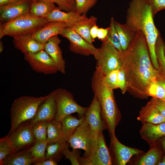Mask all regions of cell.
Wrapping results in <instances>:
<instances>
[{
  "label": "cell",
  "instance_id": "6da1fadb",
  "mask_svg": "<svg viewBox=\"0 0 165 165\" xmlns=\"http://www.w3.org/2000/svg\"><path fill=\"white\" fill-rule=\"evenodd\" d=\"M120 56V68L125 73L127 90L137 97H147L148 86L156 80L159 73L152 63L146 40L141 31H137L133 41Z\"/></svg>",
  "mask_w": 165,
  "mask_h": 165
},
{
  "label": "cell",
  "instance_id": "7a4b0ae2",
  "mask_svg": "<svg viewBox=\"0 0 165 165\" xmlns=\"http://www.w3.org/2000/svg\"><path fill=\"white\" fill-rule=\"evenodd\" d=\"M151 7L147 0H131L127 11L126 24L131 29L141 31L146 40L152 63L159 69L155 52L157 40L160 36L155 25Z\"/></svg>",
  "mask_w": 165,
  "mask_h": 165
},
{
  "label": "cell",
  "instance_id": "3957f363",
  "mask_svg": "<svg viewBox=\"0 0 165 165\" xmlns=\"http://www.w3.org/2000/svg\"><path fill=\"white\" fill-rule=\"evenodd\" d=\"M92 88L101 109V115L106 123L110 136L115 134L116 127L121 116L117 106L113 90L108 85L105 75L96 66L91 80Z\"/></svg>",
  "mask_w": 165,
  "mask_h": 165
},
{
  "label": "cell",
  "instance_id": "277c9868",
  "mask_svg": "<svg viewBox=\"0 0 165 165\" xmlns=\"http://www.w3.org/2000/svg\"><path fill=\"white\" fill-rule=\"evenodd\" d=\"M47 97L24 96L15 99L10 108L11 128L8 135L21 123L33 119L39 105Z\"/></svg>",
  "mask_w": 165,
  "mask_h": 165
},
{
  "label": "cell",
  "instance_id": "5b68a950",
  "mask_svg": "<svg viewBox=\"0 0 165 165\" xmlns=\"http://www.w3.org/2000/svg\"><path fill=\"white\" fill-rule=\"evenodd\" d=\"M48 22L46 19L37 17L29 13L0 23V39L6 35L13 38L32 35Z\"/></svg>",
  "mask_w": 165,
  "mask_h": 165
},
{
  "label": "cell",
  "instance_id": "8992f818",
  "mask_svg": "<svg viewBox=\"0 0 165 165\" xmlns=\"http://www.w3.org/2000/svg\"><path fill=\"white\" fill-rule=\"evenodd\" d=\"M54 90L57 108L55 120L61 122L65 116L74 113H78L79 118L85 116L88 107L79 105L70 92L61 88Z\"/></svg>",
  "mask_w": 165,
  "mask_h": 165
},
{
  "label": "cell",
  "instance_id": "52a82bcc",
  "mask_svg": "<svg viewBox=\"0 0 165 165\" xmlns=\"http://www.w3.org/2000/svg\"><path fill=\"white\" fill-rule=\"evenodd\" d=\"M67 141L72 149L84 150L83 157L93 154L98 145V140L94 138L89 124L85 120Z\"/></svg>",
  "mask_w": 165,
  "mask_h": 165
},
{
  "label": "cell",
  "instance_id": "ba28073f",
  "mask_svg": "<svg viewBox=\"0 0 165 165\" xmlns=\"http://www.w3.org/2000/svg\"><path fill=\"white\" fill-rule=\"evenodd\" d=\"M102 42L101 46L97 48L94 56L96 61V66L106 75L112 70L120 68V53L106 38Z\"/></svg>",
  "mask_w": 165,
  "mask_h": 165
},
{
  "label": "cell",
  "instance_id": "9c48e42d",
  "mask_svg": "<svg viewBox=\"0 0 165 165\" xmlns=\"http://www.w3.org/2000/svg\"><path fill=\"white\" fill-rule=\"evenodd\" d=\"M24 57L25 61L36 72L50 75L58 71L53 60L44 50L33 54H24Z\"/></svg>",
  "mask_w": 165,
  "mask_h": 165
},
{
  "label": "cell",
  "instance_id": "30bf717a",
  "mask_svg": "<svg viewBox=\"0 0 165 165\" xmlns=\"http://www.w3.org/2000/svg\"><path fill=\"white\" fill-rule=\"evenodd\" d=\"M29 121L21 123L6 136L15 152L33 144L36 141Z\"/></svg>",
  "mask_w": 165,
  "mask_h": 165
},
{
  "label": "cell",
  "instance_id": "8fae6325",
  "mask_svg": "<svg viewBox=\"0 0 165 165\" xmlns=\"http://www.w3.org/2000/svg\"><path fill=\"white\" fill-rule=\"evenodd\" d=\"M60 35L68 39L71 52L86 56L95 55L97 48L86 42L72 28H65Z\"/></svg>",
  "mask_w": 165,
  "mask_h": 165
},
{
  "label": "cell",
  "instance_id": "7c38bea8",
  "mask_svg": "<svg viewBox=\"0 0 165 165\" xmlns=\"http://www.w3.org/2000/svg\"><path fill=\"white\" fill-rule=\"evenodd\" d=\"M78 161L81 165H111L112 160L110 151L106 145L102 132L99 134L98 145L95 152L91 156H79Z\"/></svg>",
  "mask_w": 165,
  "mask_h": 165
},
{
  "label": "cell",
  "instance_id": "4fadbf2b",
  "mask_svg": "<svg viewBox=\"0 0 165 165\" xmlns=\"http://www.w3.org/2000/svg\"><path fill=\"white\" fill-rule=\"evenodd\" d=\"M34 0H20L0 6V23H5L29 13Z\"/></svg>",
  "mask_w": 165,
  "mask_h": 165
},
{
  "label": "cell",
  "instance_id": "5bb4252c",
  "mask_svg": "<svg viewBox=\"0 0 165 165\" xmlns=\"http://www.w3.org/2000/svg\"><path fill=\"white\" fill-rule=\"evenodd\" d=\"M85 116V120L89 124L93 136L98 140L99 134L104 129V120L102 119L100 105L95 95Z\"/></svg>",
  "mask_w": 165,
  "mask_h": 165
},
{
  "label": "cell",
  "instance_id": "9a60e30c",
  "mask_svg": "<svg viewBox=\"0 0 165 165\" xmlns=\"http://www.w3.org/2000/svg\"><path fill=\"white\" fill-rule=\"evenodd\" d=\"M57 108L55 100L54 91L48 94L47 98L39 105L34 117L29 121L32 126L40 121H46L55 119Z\"/></svg>",
  "mask_w": 165,
  "mask_h": 165
},
{
  "label": "cell",
  "instance_id": "2e32d148",
  "mask_svg": "<svg viewBox=\"0 0 165 165\" xmlns=\"http://www.w3.org/2000/svg\"><path fill=\"white\" fill-rule=\"evenodd\" d=\"M110 137L111 149L117 165H125L133 156L142 152L140 150L123 145L119 141L115 134Z\"/></svg>",
  "mask_w": 165,
  "mask_h": 165
},
{
  "label": "cell",
  "instance_id": "e0dca14e",
  "mask_svg": "<svg viewBox=\"0 0 165 165\" xmlns=\"http://www.w3.org/2000/svg\"><path fill=\"white\" fill-rule=\"evenodd\" d=\"M61 40L58 35L50 38L45 45L44 50L53 60L58 71L65 73V61L63 59L62 51L59 46Z\"/></svg>",
  "mask_w": 165,
  "mask_h": 165
},
{
  "label": "cell",
  "instance_id": "ac0fdd59",
  "mask_svg": "<svg viewBox=\"0 0 165 165\" xmlns=\"http://www.w3.org/2000/svg\"><path fill=\"white\" fill-rule=\"evenodd\" d=\"M66 27V24L63 22L49 21L32 35L37 42L45 45L51 37L61 35Z\"/></svg>",
  "mask_w": 165,
  "mask_h": 165
},
{
  "label": "cell",
  "instance_id": "d6986e66",
  "mask_svg": "<svg viewBox=\"0 0 165 165\" xmlns=\"http://www.w3.org/2000/svg\"><path fill=\"white\" fill-rule=\"evenodd\" d=\"M13 43L15 48L24 54L35 53L44 50L45 48V45L37 42L32 35L13 37Z\"/></svg>",
  "mask_w": 165,
  "mask_h": 165
},
{
  "label": "cell",
  "instance_id": "ffe728a7",
  "mask_svg": "<svg viewBox=\"0 0 165 165\" xmlns=\"http://www.w3.org/2000/svg\"><path fill=\"white\" fill-rule=\"evenodd\" d=\"M87 18L75 11L66 12L57 7L46 18L49 21H60L65 23L67 27L72 28L77 22Z\"/></svg>",
  "mask_w": 165,
  "mask_h": 165
},
{
  "label": "cell",
  "instance_id": "44dd1931",
  "mask_svg": "<svg viewBox=\"0 0 165 165\" xmlns=\"http://www.w3.org/2000/svg\"><path fill=\"white\" fill-rule=\"evenodd\" d=\"M140 134L141 138L148 143H153L158 139L165 136V122L157 124L143 123Z\"/></svg>",
  "mask_w": 165,
  "mask_h": 165
},
{
  "label": "cell",
  "instance_id": "7402d4cb",
  "mask_svg": "<svg viewBox=\"0 0 165 165\" xmlns=\"http://www.w3.org/2000/svg\"><path fill=\"white\" fill-rule=\"evenodd\" d=\"M137 119L143 123L157 124L165 122V117L162 116L150 101L141 108Z\"/></svg>",
  "mask_w": 165,
  "mask_h": 165
},
{
  "label": "cell",
  "instance_id": "603a6c76",
  "mask_svg": "<svg viewBox=\"0 0 165 165\" xmlns=\"http://www.w3.org/2000/svg\"><path fill=\"white\" fill-rule=\"evenodd\" d=\"M115 26L121 48L123 51H124L135 38L137 31L132 30L126 23L122 24L115 21Z\"/></svg>",
  "mask_w": 165,
  "mask_h": 165
},
{
  "label": "cell",
  "instance_id": "cb8c5ba5",
  "mask_svg": "<svg viewBox=\"0 0 165 165\" xmlns=\"http://www.w3.org/2000/svg\"><path fill=\"white\" fill-rule=\"evenodd\" d=\"M53 3L44 0H34L30 9V13L37 17L46 19L57 8Z\"/></svg>",
  "mask_w": 165,
  "mask_h": 165
},
{
  "label": "cell",
  "instance_id": "d4e9b609",
  "mask_svg": "<svg viewBox=\"0 0 165 165\" xmlns=\"http://www.w3.org/2000/svg\"><path fill=\"white\" fill-rule=\"evenodd\" d=\"M97 20V17L92 16L77 22L72 28L88 43L93 44L94 42L91 37L90 31Z\"/></svg>",
  "mask_w": 165,
  "mask_h": 165
},
{
  "label": "cell",
  "instance_id": "484cf974",
  "mask_svg": "<svg viewBox=\"0 0 165 165\" xmlns=\"http://www.w3.org/2000/svg\"><path fill=\"white\" fill-rule=\"evenodd\" d=\"M35 162L28 149L16 152L7 156L4 160V165H30Z\"/></svg>",
  "mask_w": 165,
  "mask_h": 165
},
{
  "label": "cell",
  "instance_id": "4316f807",
  "mask_svg": "<svg viewBox=\"0 0 165 165\" xmlns=\"http://www.w3.org/2000/svg\"><path fill=\"white\" fill-rule=\"evenodd\" d=\"M85 119V116L79 119L71 114L64 117L61 121L63 139L67 141L77 128L83 122Z\"/></svg>",
  "mask_w": 165,
  "mask_h": 165
},
{
  "label": "cell",
  "instance_id": "83f0119b",
  "mask_svg": "<svg viewBox=\"0 0 165 165\" xmlns=\"http://www.w3.org/2000/svg\"><path fill=\"white\" fill-rule=\"evenodd\" d=\"M47 134L48 144L64 140L63 138L61 122L55 119L48 121Z\"/></svg>",
  "mask_w": 165,
  "mask_h": 165
},
{
  "label": "cell",
  "instance_id": "f1b7e54d",
  "mask_svg": "<svg viewBox=\"0 0 165 165\" xmlns=\"http://www.w3.org/2000/svg\"><path fill=\"white\" fill-rule=\"evenodd\" d=\"M165 45L162 38L158 37L156 42L155 52L158 62L159 71L158 77L165 79V55L164 49Z\"/></svg>",
  "mask_w": 165,
  "mask_h": 165
},
{
  "label": "cell",
  "instance_id": "f546056e",
  "mask_svg": "<svg viewBox=\"0 0 165 165\" xmlns=\"http://www.w3.org/2000/svg\"><path fill=\"white\" fill-rule=\"evenodd\" d=\"M69 145V143L64 140L48 144L46 149V159L52 158L56 160L61 154L63 155V149Z\"/></svg>",
  "mask_w": 165,
  "mask_h": 165
},
{
  "label": "cell",
  "instance_id": "4dcf8cb0",
  "mask_svg": "<svg viewBox=\"0 0 165 165\" xmlns=\"http://www.w3.org/2000/svg\"><path fill=\"white\" fill-rule=\"evenodd\" d=\"M47 144V141H35L33 146L28 149L35 159V162L46 159V151Z\"/></svg>",
  "mask_w": 165,
  "mask_h": 165
},
{
  "label": "cell",
  "instance_id": "1f68e13d",
  "mask_svg": "<svg viewBox=\"0 0 165 165\" xmlns=\"http://www.w3.org/2000/svg\"><path fill=\"white\" fill-rule=\"evenodd\" d=\"M47 122H38L31 126L32 132L36 141H47Z\"/></svg>",
  "mask_w": 165,
  "mask_h": 165
},
{
  "label": "cell",
  "instance_id": "d6a6232c",
  "mask_svg": "<svg viewBox=\"0 0 165 165\" xmlns=\"http://www.w3.org/2000/svg\"><path fill=\"white\" fill-rule=\"evenodd\" d=\"M114 18H111L108 32L106 39L120 53L123 52L118 35L115 26Z\"/></svg>",
  "mask_w": 165,
  "mask_h": 165
},
{
  "label": "cell",
  "instance_id": "836d02e7",
  "mask_svg": "<svg viewBox=\"0 0 165 165\" xmlns=\"http://www.w3.org/2000/svg\"><path fill=\"white\" fill-rule=\"evenodd\" d=\"M161 153L156 148L151 149L142 157L138 163L139 165H154L157 163Z\"/></svg>",
  "mask_w": 165,
  "mask_h": 165
},
{
  "label": "cell",
  "instance_id": "e575fe53",
  "mask_svg": "<svg viewBox=\"0 0 165 165\" xmlns=\"http://www.w3.org/2000/svg\"><path fill=\"white\" fill-rule=\"evenodd\" d=\"M148 96H151L163 99L165 98V91L156 80L152 81L148 86L147 90Z\"/></svg>",
  "mask_w": 165,
  "mask_h": 165
},
{
  "label": "cell",
  "instance_id": "d590c367",
  "mask_svg": "<svg viewBox=\"0 0 165 165\" xmlns=\"http://www.w3.org/2000/svg\"><path fill=\"white\" fill-rule=\"evenodd\" d=\"M98 0H75V12L79 14L86 16L88 11L95 5Z\"/></svg>",
  "mask_w": 165,
  "mask_h": 165
},
{
  "label": "cell",
  "instance_id": "8d00e7d4",
  "mask_svg": "<svg viewBox=\"0 0 165 165\" xmlns=\"http://www.w3.org/2000/svg\"><path fill=\"white\" fill-rule=\"evenodd\" d=\"M7 136L0 140V164L2 165L3 161L8 155L15 153Z\"/></svg>",
  "mask_w": 165,
  "mask_h": 165
},
{
  "label": "cell",
  "instance_id": "74e56055",
  "mask_svg": "<svg viewBox=\"0 0 165 165\" xmlns=\"http://www.w3.org/2000/svg\"><path fill=\"white\" fill-rule=\"evenodd\" d=\"M51 2L56 4L57 8L66 12L75 11V0H41Z\"/></svg>",
  "mask_w": 165,
  "mask_h": 165
},
{
  "label": "cell",
  "instance_id": "f35d334b",
  "mask_svg": "<svg viewBox=\"0 0 165 165\" xmlns=\"http://www.w3.org/2000/svg\"><path fill=\"white\" fill-rule=\"evenodd\" d=\"M69 147L65 148L62 151V154L65 156L66 159L69 160L72 165H79L78 158L80 155L79 149H73L71 151L69 150Z\"/></svg>",
  "mask_w": 165,
  "mask_h": 165
},
{
  "label": "cell",
  "instance_id": "ab89813d",
  "mask_svg": "<svg viewBox=\"0 0 165 165\" xmlns=\"http://www.w3.org/2000/svg\"><path fill=\"white\" fill-rule=\"evenodd\" d=\"M119 69L112 70L105 75V79L109 87L112 90L118 88V76Z\"/></svg>",
  "mask_w": 165,
  "mask_h": 165
},
{
  "label": "cell",
  "instance_id": "60d3db41",
  "mask_svg": "<svg viewBox=\"0 0 165 165\" xmlns=\"http://www.w3.org/2000/svg\"><path fill=\"white\" fill-rule=\"evenodd\" d=\"M151 9L154 17L156 14L165 9V0H147Z\"/></svg>",
  "mask_w": 165,
  "mask_h": 165
},
{
  "label": "cell",
  "instance_id": "b9f144b4",
  "mask_svg": "<svg viewBox=\"0 0 165 165\" xmlns=\"http://www.w3.org/2000/svg\"><path fill=\"white\" fill-rule=\"evenodd\" d=\"M118 85L123 94H124L127 90V87L125 73L122 69L119 70L118 76Z\"/></svg>",
  "mask_w": 165,
  "mask_h": 165
},
{
  "label": "cell",
  "instance_id": "7bdbcfd3",
  "mask_svg": "<svg viewBox=\"0 0 165 165\" xmlns=\"http://www.w3.org/2000/svg\"><path fill=\"white\" fill-rule=\"evenodd\" d=\"M150 101L159 110L162 116L165 117V101L156 97H152Z\"/></svg>",
  "mask_w": 165,
  "mask_h": 165
},
{
  "label": "cell",
  "instance_id": "ee69618b",
  "mask_svg": "<svg viewBox=\"0 0 165 165\" xmlns=\"http://www.w3.org/2000/svg\"><path fill=\"white\" fill-rule=\"evenodd\" d=\"M109 27L106 28H99L97 38L101 41L105 40L108 32Z\"/></svg>",
  "mask_w": 165,
  "mask_h": 165
},
{
  "label": "cell",
  "instance_id": "f6af8a7d",
  "mask_svg": "<svg viewBox=\"0 0 165 165\" xmlns=\"http://www.w3.org/2000/svg\"><path fill=\"white\" fill-rule=\"evenodd\" d=\"M35 165H57V161L52 158L46 159L41 161L35 162L33 164Z\"/></svg>",
  "mask_w": 165,
  "mask_h": 165
},
{
  "label": "cell",
  "instance_id": "bcb514c9",
  "mask_svg": "<svg viewBox=\"0 0 165 165\" xmlns=\"http://www.w3.org/2000/svg\"><path fill=\"white\" fill-rule=\"evenodd\" d=\"M99 28L95 24L91 28L90 31V35L93 41H94L95 39L97 38V33Z\"/></svg>",
  "mask_w": 165,
  "mask_h": 165
},
{
  "label": "cell",
  "instance_id": "7dc6e473",
  "mask_svg": "<svg viewBox=\"0 0 165 165\" xmlns=\"http://www.w3.org/2000/svg\"><path fill=\"white\" fill-rule=\"evenodd\" d=\"M156 81L163 87L165 91V79L158 77L156 79Z\"/></svg>",
  "mask_w": 165,
  "mask_h": 165
},
{
  "label": "cell",
  "instance_id": "c3c4849f",
  "mask_svg": "<svg viewBox=\"0 0 165 165\" xmlns=\"http://www.w3.org/2000/svg\"><path fill=\"white\" fill-rule=\"evenodd\" d=\"M20 0H0V6Z\"/></svg>",
  "mask_w": 165,
  "mask_h": 165
},
{
  "label": "cell",
  "instance_id": "681fc988",
  "mask_svg": "<svg viewBox=\"0 0 165 165\" xmlns=\"http://www.w3.org/2000/svg\"><path fill=\"white\" fill-rule=\"evenodd\" d=\"M4 49V46L2 41L0 42V53H1L3 51Z\"/></svg>",
  "mask_w": 165,
  "mask_h": 165
},
{
  "label": "cell",
  "instance_id": "f907efd6",
  "mask_svg": "<svg viewBox=\"0 0 165 165\" xmlns=\"http://www.w3.org/2000/svg\"><path fill=\"white\" fill-rule=\"evenodd\" d=\"M157 165H165V156L163 158L162 162L158 163Z\"/></svg>",
  "mask_w": 165,
  "mask_h": 165
},
{
  "label": "cell",
  "instance_id": "816d5d0a",
  "mask_svg": "<svg viewBox=\"0 0 165 165\" xmlns=\"http://www.w3.org/2000/svg\"><path fill=\"white\" fill-rule=\"evenodd\" d=\"M162 144L163 148L164 150L165 151V138L163 140L162 142Z\"/></svg>",
  "mask_w": 165,
  "mask_h": 165
},
{
  "label": "cell",
  "instance_id": "f5cc1de1",
  "mask_svg": "<svg viewBox=\"0 0 165 165\" xmlns=\"http://www.w3.org/2000/svg\"><path fill=\"white\" fill-rule=\"evenodd\" d=\"M163 100H164V101H165V98L164 99H163Z\"/></svg>",
  "mask_w": 165,
  "mask_h": 165
},
{
  "label": "cell",
  "instance_id": "db71d44e",
  "mask_svg": "<svg viewBox=\"0 0 165 165\" xmlns=\"http://www.w3.org/2000/svg\"><path fill=\"white\" fill-rule=\"evenodd\" d=\"M164 54H165V49H164Z\"/></svg>",
  "mask_w": 165,
  "mask_h": 165
}]
</instances>
